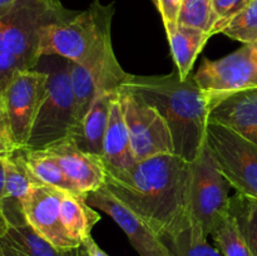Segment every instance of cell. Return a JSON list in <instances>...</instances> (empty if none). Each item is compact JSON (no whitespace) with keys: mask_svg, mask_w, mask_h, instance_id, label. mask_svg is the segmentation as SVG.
Masks as SVG:
<instances>
[{"mask_svg":"<svg viewBox=\"0 0 257 256\" xmlns=\"http://www.w3.org/2000/svg\"><path fill=\"white\" fill-rule=\"evenodd\" d=\"M45 150L54 156L65 176L84 197L105 185L107 171L102 158L80 151L70 138Z\"/></svg>","mask_w":257,"mask_h":256,"instance_id":"cell-15","label":"cell"},{"mask_svg":"<svg viewBox=\"0 0 257 256\" xmlns=\"http://www.w3.org/2000/svg\"><path fill=\"white\" fill-rule=\"evenodd\" d=\"M48 2L54 3V4H62V3H60V0H48Z\"/></svg>","mask_w":257,"mask_h":256,"instance_id":"cell-38","label":"cell"},{"mask_svg":"<svg viewBox=\"0 0 257 256\" xmlns=\"http://www.w3.org/2000/svg\"><path fill=\"white\" fill-rule=\"evenodd\" d=\"M228 211L235 218L251 256H257V198L236 192L230 197Z\"/></svg>","mask_w":257,"mask_h":256,"instance_id":"cell-24","label":"cell"},{"mask_svg":"<svg viewBox=\"0 0 257 256\" xmlns=\"http://www.w3.org/2000/svg\"><path fill=\"white\" fill-rule=\"evenodd\" d=\"M166 33H167L173 60L177 67L176 70L180 74L181 79L186 80L191 77V70L198 54L202 52L203 47L212 35L200 29L181 24L167 28Z\"/></svg>","mask_w":257,"mask_h":256,"instance_id":"cell-19","label":"cell"},{"mask_svg":"<svg viewBox=\"0 0 257 256\" xmlns=\"http://www.w3.org/2000/svg\"><path fill=\"white\" fill-rule=\"evenodd\" d=\"M5 191V170H4V160H0V203L4 198Z\"/></svg>","mask_w":257,"mask_h":256,"instance_id":"cell-33","label":"cell"},{"mask_svg":"<svg viewBox=\"0 0 257 256\" xmlns=\"http://www.w3.org/2000/svg\"><path fill=\"white\" fill-rule=\"evenodd\" d=\"M14 2H17V0H0V8L8 7V5L13 4Z\"/></svg>","mask_w":257,"mask_h":256,"instance_id":"cell-36","label":"cell"},{"mask_svg":"<svg viewBox=\"0 0 257 256\" xmlns=\"http://www.w3.org/2000/svg\"><path fill=\"white\" fill-rule=\"evenodd\" d=\"M79 256H90L89 253H88L87 248H85L83 245L79 247Z\"/></svg>","mask_w":257,"mask_h":256,"instance_id":"cell-37","label":"cell"},{"mask_svg":"<svg viewBox=\"0 0 257 256\" xmlns=\"http://www.w3.org/2000/svg\"><path fill=\"white\" fill-rule=\"evenodd\" d=\"M48 89L33 123L25 150H45L70 137L77 125L75 103L70 80V60L58 55H45Z\"/></svg>","mask_w":257,"mask_h":256,"instance_id":"cell-5","label":"cell"},{"mask_svg":"<svg viewBox=\"0 0 257 256\" xmlns=\"http://www.w3.org/2000/svg\"><path fill=\"white\" fill-rule=\"evenodd\" d=\"M82 245L87 248L88 253H89L90 256H109L107 252H105V251H103L102 248L98 246V243L93 240L92 236H89V237L85 238V240L83 241Z\"/></svg>","mask_w":257,"mask_h":256,"instance_id":"cell-32","label":"cell"},{"mask_svg":"<svg viewBox=\"0 0 257 256\" xmlns=\"http://www.w3.org/2000/svg\"><path fill=\"white\" fill-rule=\"evenodd\" d=\"M127 75L128 73L120 67L113 49L87 64L70 62L77 125L87 114L93 102L103 93L119 90Z\"/></svg>","mask_w":257,"mask_h":256,"instance_id":"cell-11","label":"cell"},{"mask_svg":"<svg viewBox=\"0 0 257 256\" xmlns=\"http://www.w3.org/2000/svg\"><path fill=\"white\" fill-rule=\"evenodd\" d=\"M248 3L250 0H212L213 10L218 19L216 34L222 33L223 28L228 24V22L235 15H237Z\"/></svg>","mask_w":257,"mask_h":256,"instance_id":"cell-28","label":"cell"},{"mask_svg":"<svg viewBox=\"0 0 257 256\" xmlns=\"http://www.w3.org/2000/svg\"><path fill=\"white\" fill-rule=\"evenodd\" d=\"M190 162L175 153H163L140 161L119 176L107 175L105 186L163 237L190 226Z\"/></svg>","mask_w":257,"mask_h":256,"instance_id":"cell-1","label":"cell"},{"mask_svg":"<svg viewBox=\"0 0 257 256\" xmlns=\"http://www.w3.org/2000/svg\"><path fill=\"white\" fill-rule=\"evenodd\" d=\"M208 120L218 123L257 145V88L241 90L212 105Z\"/></svg>","mask_w":257,"mask_h":256,"instance_id":"cell-16","label":"cell"},{"mask_svg":"<svg viewBox=\"0 0 257 256\" xmlns=\"http://www.w3.org/2000/svg\"><path fill=\"white\" fill-rule=\"evenodd\" d=\"M17 150H19V147H18L12 140L0 137V160H5V158H8Z\"/></svg>","mask_w":257,"mask_h":256,"instance_id":"cell-31","label":"cell"},{"mask_svg":"<svg viewBox=\"0 0 257 256\" xmlns=\"http://www.w3.org/2000/svg\"><path fill=\"white\" fill-rule=\"evenodd\" d=\"M114 4L94 0L84 12L44 30L40 42V57L58 55L73 63L87 64L113 49L110 25Z\"/></svg>","mask_w":257,"mask_h":256,"instance_id":"cell-4","label":"cell"},{"mask_svg":"<svg viewBox=\"0 0 257 256\" xmlns=\"http://www.w3.org/2000/svg\"><path fill=\"white\" fill-rule=\"evenodd\" d=\"M206 145L231 187L257 198V145L211 120L206 131Z\"/></svg>","mask_w":257,"mask_h":256,"instance_id":"cell-7","label":"cell"},{"mask_svg":"<svg viewBox=\"0 0 257 256\" xmlns=\"http://www.w3.org/2000/svg\"><path fill=\"white\" fill-rule=\"evenodd\" d=\"M85 201L93 208L103 211L117 222L140 256H171L160 235L140 215L120 202L105 185L88 193Z\"/></svg>","mask_w":257,"mask_h":256,"instance_id":"cell-12","label":"cell"},{"mask_svg":"<svg viewBox=\"0 0 257 256\" xmlns=\"http://www.w3.org/2000/svg\"><path fill=\"white\" fill-rule=\"evenodd\" d=\"M48 89V74L42 69L18 72L3 94L15 145L27 147L33 123Z\"/></svg>","mask_w":257,"mask_h":256,"instance_id":"cell-10","label":"cell"},{"mask_svg":"<svg viewBox=\"0 0 257 256\" xmlns=\"http://www.w3.org/2000/svg\"><path fill=\"white\" fill-rule=\"evenodd\" d=\"M62 190L47 185H33L23 200L28 222L47 241L59 250H73L82 246L63 225L60 216Z\"/></svg>","mask_w":257,"mask_h":256,"instance_id":"cell-13","label":"cell"},{"mask_svg":"<svg viewBox=\"0 0 257 256\" xmlns=\"http://www.w3.org/2000/svg\"><path fill=\"white\" fill-rule=\"evenodd\" d=\"M5 230H7V221H5V217L3 216L2 211H0V256H5L4 247H3L2 243V237L5 233Z\"/></svg>","mask_w":257,"mask_h":256,"instance_id":"cell-34","label":"cell"},{"mask_svg":"<svg viewBox=\"0 0 257 256\" xmlns=\"http://www.w3.org/2000/svg\"><path fill=\"white\" fill-rule=\"evenodd\" d=\"M119 100L137 162L163 153H175L170 128L155 108L124 87L119 89Z\"/></svg>","mask_w":257,"mask_h":256,"instance_id":"cell-9","label":"cell"},{"mask_svg":"<svg viewBox=\"0 0 257 256\" xmlns=\"http://www.w3.org/2000/svg\"><path fill=\"white\" fill-rule=\"evenodd\" d=\"M230 187L205 143L197 158L191 162L188 216L191 225L201 228L206 237L230 213Z\"/></svg>","mask_w":257,"mask_h":256,"instance_id":"cell-6","label":"cell"},{"mask_svg":"<svg viewBox=\"0 0 257 256\" xmlns=\"http://www.w3.org/2000/svg\"><path fill=\"white\" fill-rule=\"evenodd\" d=\"M60 216L69 235L80 243L92 236V228L100 220L99 213L88 205L84 196L65 191L62 192Z\"/></svg>","mask_w":257,"mask_h":256,"instance_id":"cell-20","label":"cell"},{"mask_svg":"<svg viewBox=\"0 0 257 256\" xmlns=\"http://www.w3.org/2000/svg\"><path fill=\"white\" fill-rule=\"evenodd\" d=\"M0 211L7 221L2 242L19 256H79L80 246L73 250H59L35 231L28 222L20 201L3 198Z\"/></svg>","mask_w":257,"mask_h":256,"instance_id":"cell-14","label":"cell"},{"mask_svg":"<svg viewBox=\"0 0 257 256\" xmlns=\"http://www.w3.org/2000/svg\"><path fill=\"white\" fill-rule=\"evenodd\" d=\"M193 79L210 104L241 90L257 88V43L245 44L217 60L203 59Z\"/></svg>","mask_w":257,"mask_h":256,"instance_id":"cell-8","label":"cell"},{"mask_svg":"<svg viewBox=\"0 0 257 256\" xmlns=\"http://www.w3.org/2000/svg\"><path fill=\"white\" fill-rule=\"evenodd\" d=\"M217 22L212 0H183L178 24L215 35Z\"/></svg>","mask_w":257,"mask_h":256,"instance_id":"cell-25","label":"cell"},{"mask_svg":"<svg viewBox=\"0 0 257 256\" xmlns=\"http://www.w3.org/2000/svg\"><path fill=\"white\" fill-rule=\"evenodd\" d=\"M24 157L30 172L33 173L38 183L50 186L65 192L80 195L75 186L65 176L59 162L47 150L29 151L24 148Z\"/></svg>","mask_w":257,"mask_h":256,"instance_id":"cell-21","label":"cell"},{"mask_svg":"<svg viewBox=\"0 0 257 256\" xmlns=\"http://www.w3.org/2000/svg\"><path fill=\"white\" fill-rule=\"evenodd\" d=\"M4 198L23 202L33 185H40L30 172L24 157V148H19L4 160Z\"/></svg>","mask_w":257,"mask_h":256,"instance_id":"cell-22","label":"cell"},{"mask_svg":"<svg viewBox=\"0 0 257 256\" xmlns=\"http://www.w3.org/2000/svg\"><path fill=\"white\" fill-rule=\"evenodd\" d=\"M102 161L108 176H119L132 170L137 163L131 145L130 132L123 115L119 95L112 103L107 132L103 142Z\"/></svg>","mask_w":257,"mask_h":256,"instance_id":"cell-17","label":"cell"},{"mask_svg":"<svg viewBox=\"0 0 257 256\" xmlns=\"http://www.w3.org/2000/svg\"><path fill=\"white\" fill-rule=\"evenodd\" d=\"M216 248L223 256H251L235 218L228 213L211 232Z\"/></svg>","mask_w":257,"mask_h":256,"instance_id":"cell-26","label":"cell"},{"mask_svg":"<svg viewBox=\"0 0 257 256\" xmlns=\"http://www.w3.org/2000/svg\"><path fill=\"white\" fill-rule=\"evenodd\" d=\"M0 137L8 138V140H12L13 142H14L12 131H10L9 119H8L7 109H5L4 98H3V95H0Z\"/></svg>","mask_w":257,"mask_h":256,"instance_id":"cell-30","label":"cell"},{"mask_svg":"<svg viewBox=\"0 0 257 256\" xmlns=\"http://www.w3.org/2000/svg\"><path fill=\"white\" fill-rule=\"evenodd\" d=\"M182 3L183 0H157L158 10L161 13L166 29L178 24Z\"/></svg>","mask_w":257,"mask_h":256,"instance_id":"cell-29","label":"cell"},{"mask_svg":"<svg viewBox=\"0 0 257 256\" xmlns=\"http://www.w3.org/2000/svg\"><path fill=\"white\" fill-rule=\"evenodd\" d=\"M222 33L243 44L257 43V0H250L243 9L228 22Z\"/></svg>","mask_w":257,"mask_h":256,"instance_id":"cell-27","label":"cell"},{"mask_svg":"<svg viewBox=\"0 0 257 256\" xmlns=\"http://www.w3.org/2000/svg\"><path fill=\"white\" fill-rule=\"evenodd\" d=\"M171 256H223L216 247L208 243L201 228L191 225L173 236H163Z\"/></svg>","mask_w":257,"mask_h":256,"instance_id":"cell-23","label":"cell"},{"mask_svg":"<svg viewBox=\"0 0 257 256\" xmlns=\"http://www.w3.org/2000/svg\"><path fill=\"white\" fill-rule=\"evenodd\" d=\"M75 14L48 0H17L0 8V95L14 74L37 68L44 30Z\"/></svg>","mask_w":257,"mask_h":256,"instance_id":"cell-3","label":"cell"},{"mask_svg":"<svg viewBox=\"0 0 257 256\" xmlns=\"http://www.w3.org/2000/svg\"><path fill=\"white\" fill-rule=\"evenodd\" d=\"M2 243H3V242H2ZM3 247H4L5 256H19V255H18L17 252H15V251H13L12 248L8 247V246H7V245H4V243H3Z\"/></svg>","mask_w":257,"mask_h":256,"instance_id":"cell-35","label":"cell"},{"mask_svg":"<svg viewBox=\"0 0 257 256\" xmlns=\"http://www.w3.org/2000/svg\"><path fill=\"white\" fill-rule=\"evenodd\" d=\"M119 95V90L100 94L90 105L79 124L73 130L70 140L80 151L102 157L103 142L107 132L112 103Z\"/></svg>","mask_w":257,"mask_h":256,"instance_id":"cell-18","label":"cell"},{"mask_svg":"<svg viewBox=\"0 0 257 256\" xmlns=\"http://www.w3.org/2000/svg\"><path fill=\"white\" fill-rule=\"evenodd\" d=\"M122 87L155 108L170 128L175 155L192 162L206 143L210 104L192 77L180 78L177 70L166 75L128 73Z\"/></svg>","mask_w":257,"mask_h":256,"instance_id":"cell-2","label":"cell"}]
</instances>
